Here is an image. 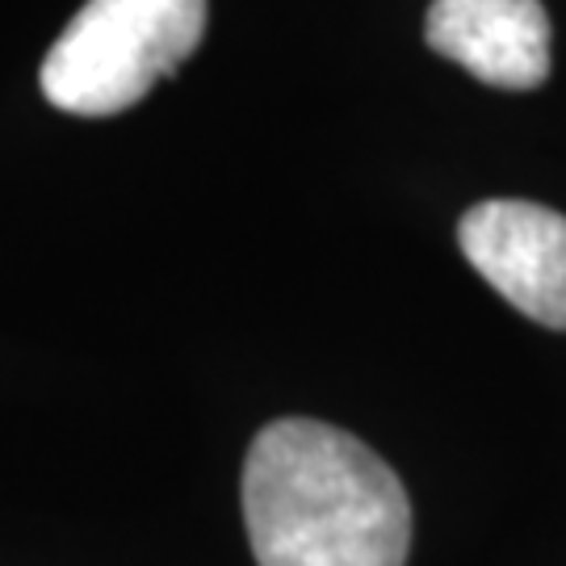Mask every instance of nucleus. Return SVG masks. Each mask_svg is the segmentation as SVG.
<instances>
[{
  "label": "nucleus",
  "instance_id": "2",
  "mask_svg": "<svg viewBox=\"0 0 566 566\" xmlns=\"http://www.w3.org/2000/svg\"><path fill=\"white\" fill-rule=\"evenodd\" d=\"M206 34V0H88L42 60V93L63 114L109 118L172 76Z\"/></svg>",
  "mask_w": 566,
  "mask_h": 566
},
{
  "label": "nucleus",
  "instance_id": "4",
  "mask_svg": "<svg viewBox=\"0 0 566 566\" xmlns=\"http://www.w3.org/2000/svg\"><path fill=\"white\" fill-rule=\"evenodd\" d=\"M424 42L491 88L525 93L549 76L542 0H432Z\"/></svg>",
  "mask_w": 566,
  "mask_h": 566
},
{
  "label": "nucleus",
  "instance_id": "3",
  "mask_svg": "<svg viewBox=\"0 0 566 566\" xmlns=\"http://www.w3.org/2000/svg\"><path fill=\"white\" fill-rule=\"evenodd\" d=\"M458 243L500 298L533 324L566 332V214L537 202L491 198L462 214Z\"/></svg>",
  "mask_w": 566,
  "mask_h": 566
},
{
  "label": "nucleus",
  "instance_id": "1",
  "mask_svg": "<svg viewBox=\"0 0 566 566\" xmlns=\"http://www.w3.org/2000/svg\"><path fill=\"white\" fill-rule=\"evenodd\" d=\"M256 566H407L411 500L374 449L319 420H273L243 458Z\"/></svg>",
  "mask_w": 566,
  "mask_h": 566
}]
</instances>
